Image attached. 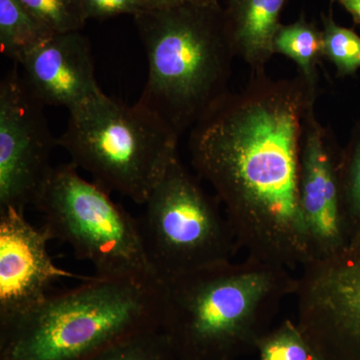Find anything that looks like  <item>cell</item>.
Instances as JSON below:
<instances>
[{"mask_svg":"<svg viewBox=\"0 0 360 360\" xmlns=\"http://www.w3.org/2000/svg\"><path fill=\"white\" fill-rule=\"evenodd\" d=\"M139 219L149 259L162 281L233 260L231 224L198 179L175 158Z\"/></svg>","mask_w":360,"mask_h":360,"instance_id":"obj_7","label":"cell"},{"mask_svg":"<svg viewBox=\"0 0 360 360\" xmlns=\"http://www.w3.org/2000/svg\"><path fill=\"white\" fill-rule=\"evenodd\" d=\"M319 89L300 75L250 73L191 129L194 169L214 189L248 257L292 271L310 262L298 205L300 143Z\"/></svg>","mask_w":360,"mask_h":360,"instance_id":"obj_1","label":"cell"},{"mask_svg":"<svg viewBox=\"0 0 360 360\" xmlns=\"http://www.w3.org/2000/svg\"><path fill=\"white\" fill-rule=\"evenodd\" d=\"M330 2L345 8L354 18V22L360 25V0H330Z\"/></svg>","mask_w":360,"mask_h":360,"instance_id":"obj_22","label":"cell"},{"mask_svg":"<svg viewBox=\"0 0 360 360\" xmlns=\"http://www.w3.org/2000/svg\"><path fill=\"white\" fill-rule=\"evenodd\" d=\"M315 360H324V359H321V356H319V355L316 354V357H315Z\"/></svg>","mask_w":360,"mask_h":360,"instance_id":"obj_23","label":"cell"},{"mask_svg":"<svg viewBox=\"0 0 360 360\" xmlns=\"http://www.w3.org/2000/svg\"><path fill=\"white\" fill-rule=\"evenodd\" d=\"M52 239L44 226L35 227L25 212L8 207L0 210V326L18 321L51 295L59 279L89 281L58 267L49 252Z\"/></svg>","mask_w":360,"mask_h":360,"instance_id":"obj_11","label":"cell"},{"mask_svg":"<svg viewBox=\"0 0 360 360\" xmlns=\"http://www.w3.org/2000/svg\"><path fill=\"white\" fill-rule=\"evenodd\" d=\"M323 59L335 65L336 77H354L360 70V37L336 22L333 11L321 14Z\"/></svg>","mask_w":360,"mask_h":360,"instance_id":"obj_17","label":"cell"},{"mask_svg":"<svg viewBox=\"0 0 360 360\" xmlns=\"http://www.w3.org/2000/svg\"><path fill=\"white\" fill-rule=\"evenodd\" d=\"M165 283L158 276H94L51 293L1 329V360H89L160 328Z\"/></svg>","mask_w":360,"mask_h":360,"instance_id":"obj_2","label":"cell"},{"mask_svg":"<svg viewBox=\"0 0 360 360\" xmlns=\"http://www.w3.org/2000/svg\"><path fill=\"white\" fill-rule=\"evenodd\" d=\"M18 65L26 87L44 106L70 111L103 91L89 39L80 32L56 33Z\"/></svg>","mask_w":360,"mask_h":360,"instance_id":"obj_12","label":"cell"},{"mask_svg":"<svg viewBox=\"0 0 360 360\" xmlns=\"http://www.w3.org/2000/svg\"><path fill=\"white\" fill-rule=\"evenodd\" d=\"M146 11H160L203 0H141Z\"/></svg>","mask_w":360,"mask_h":360,"instance_id":"obj_21","label":"cell"},{"mask_svg":"<svg viewBox=\"0 0 360 360\" xmlns=\"http://www.w3.org/2000/svg\"><path fill=\"white\" fill-rule=\"evenodd\" d=\"M53 34L20 0H0V51L14 63Z\"/></svg>","mask_w":360,"mask_h":360,"instance_id":"obj_15","label":"cell"},{"mask_svg":"<svg viewBox=\"0 0 360 360\" xmlns=\"http://www.w3.org/2000/svg\"><path fill=\"white\" fill-rule=\"evenodd\" d=\"M54 33L80 32L86 20L80 0H20Z\"/></svg>","mask_w":360,"mask_h":360,"instance_id":"obj_19","label":"cell"},{"mask_svg":"<svg viewBox=\"0 0 360 360\" xmlns=\"http://www.w3.org/2000/svg\"><path fill=\"white\" fill-rule=\"evenodd\" d=\"M338 179L349 248H360V120L352 127L347 143L340 149Z\"/></svg>","mask_w":360,"mask_h":360,"instance_id":"obj_16","label":"cell"},{"mask_svg":"<svg viewBox=\"0 0 360 360\" xmlns=\"http://www.w3.org/2000/svg\"><path fill=\"white\" fill-rule=\"evenodd\" d=\"M257 347L260 360H315L316 357L297 323L288 319L276 330L262 335Z\"/></svg>","mask_w":360,"mask_h":360,"instance_id":"obj_18","label":"cell"},{"mask_svg":"<svg viewBox=\"0 0 360 360\" xmlns=\"http://www.w3.org/2000/svg\"><path fill=\"white\" fill-rule=\"evenodd\" d=\"M340 149L333 130L321 124L315 108L310 110L303 127L298 174V205L310 262L338 257L349 248L338 179Z\"/></svg>","mask_w":360,"mask_h":360,"instance_id":"obj_10","label":"cell"},{"mask_svg":"<svg viewBox=\"0 0 360 360\" xmlns=\"http://www.w3.org/2000/svg\"><path fill=\"white\" fill-rule=\"evenodd\" d=\"M180 134L155 110L103 91L70 110L58 143L108 193L144 205L177 155Z\"/></svg>","mask_w":360,"mask_h":360,"instance_id":"obj_5","label":"cell"},{"mask_svg":"<svg viewBox=\"0 0 360 360\" xmlns=\"http://www.w3.org/2000/svg\"><path fill=\"white\" fill-rule=\"evenodd\" d=\"M44 106L27 89L15 63L0 84V210L34 205L51 170L52 136Z\"/></svg>","mask_w":360,"mask_h":360,"instance_id":"obj_9","label":"cell"},{"mask_svg":"<svg viewBox=\"0 0 360 360\" xmlns=\"http://www.w3.org/2000/svg\"><path fill=\"white\" fill-rule=\"evenodd\" d=\"M212 1H217V2H220V0H212Z\"/></svg>","mask_w":360,"mask_h":360,"instance_id":"obj_24","label":"cell"},{"mask_svg":"<svg viewBox=\"0 0 360 360\" xmlns=\"http://www.w3.org/2000/svg\"><path fill=\"white\" fill-rule=\"evenodd\" d=\"M274 53L291 59L300 75L319 89V65L323 59V33L316 23L300 14L295 22L281 25L274 39Z\"/></svg>","mask_w":360,"mask_h":360,"instance_id":"obj_14","label":"cell"},{"mask_svg":"<svg viewBox=\"0 0 360 360\" xmlns=\"http://www.w3.org/2000/svg\"><path fill=\"white\" fill-rule=\"evenodd\" d=\"M110 193L78 174L72 163L52 167L34 206L52 240L68 243L99 277L158 276L149 259L141 222Z\"/></svg>","mask_w":360,"mask_h":360,"instance_id":"obj_6","label":"cell"},{"mask_svg":"<svg viewBox=\"0 0 360 360\" xmlns=\"http://www.w3.org/2000/svg\"><path fill=\"white\" fill-rule=\"evenodd\" d=\"M85 20H105L146 11L141 0H80Z\"/></svg>","mask_w":360,"mask_h":360,"instance_id":"obj_20","label":"cell"},{"mask_svg":"<svg viewBox=\"0 0 360 360\" xmlns=\"http://www.w3.org/2000/svg\"><path fill=\"white\" fill-rule=\"evenodd\" d=\"M298 328L324 360H360V248L310 262L297 277Z\"/></svg>","mask_w":360,"mask_h":360,"instance_id":"obj_8","label":"cell"},{"mask_svg":"<svg viewBox=\"0 0 360 360\" xmlns=\"http://www.w3.org/2000/svg\"><path fill=\"white\" fill-rule=\"evenodd\" d=\"M134 18L148 63L139 101L181 135L231 92L236 56L224 6L203 0L146 11Z\"/></svg>","mask_w":360,"mask_h":360,"instance_id":"obj_4","label":"cell"},{"mask_svg":"<svg viewBox=\"0 0 360 360\" xmlns=\"http://www.w3.org/2000/svg\"><path fill=\"white\" fill-rule=\"evenodd\" d=\"M163 283L160 326L174 349L193 359L257 345L264 322L297 290L290 270L248 257Z\"/></svg>","mask_w":360,"mask_h":360,"instance_id":"obj_3","label":"cell"},{"mask_svg":"<svg viewBox=\"0 0 360 360\" xmlns=\"http://www.w3.org/2000/svg\"><path fill=\"white\" fill-rule=\"evenodd\" d=\"M225 26L234 56L250 66V73L265 72L274 56V39L283 25L281 13L288 0H224Z\"/></svg>","mask_w":360,"mask_h":360,"instance_id":"obj_13","label":"cell"}]
</instances>
